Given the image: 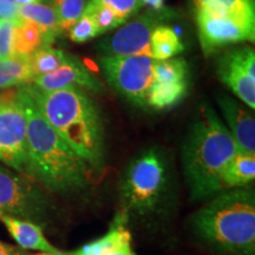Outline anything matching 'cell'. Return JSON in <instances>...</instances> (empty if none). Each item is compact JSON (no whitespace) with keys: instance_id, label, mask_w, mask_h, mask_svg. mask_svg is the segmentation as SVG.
Returning a JSON list of instances; mask_svg holds the SVG:
<instances>
[{"instance_id":"6da1fadb","label":"cell","mask_w":255,"mask_h":255,"mask_svg":"<svg viewBox=\"0 0 255 255\" xmlns=\"http://www.w3.org/2000/svg\"><path fill=\"white\" fill-rule=\"evenodd\" d=\"M17 89L26 119V145L32 180L58 194L83 189L90 176L89 165L50 126L26 84Z\"/></svg>"},{"instance_id":"7a4b0ae2","label":"cell","mask_w":255,"mask_h":255,"mask_svg":"<svg viewBox=\"0 0 255 255\" xmlns=\"http://www.w3.org/2000/svg\"><path fill=\"white\" fill-rule=\"evenodd\" d=\"M37 107L50 126L75 150L90 170L104 164V127L97 104L81 88L41 91L26 84Z\"/></svg>"},{"instance_id":"3957f363","label":"cell","mask_w":255,"mask_h":255,"mask_svg":"<svg viewBox=\"0 0 255 255\" xmlns=\"http://www.w3.org/2000/svg\"><path fill=\"white\" fill-rule=\"evenodd\" d=\"M240 151L228 128L209 105H201L182 151L183 173L193 200L220 193V178Z\"/></svg>"},{"instance_id":"277c9868","label":"cell","mask_w":255,"mask_h":255,"mask_svg":"<svg viewBox=\"0 0 255 255\" xmlns=\"http://www.w3.org/2000/svg\"><path fill=\"white\" fill-rule=\"evenodd\" d=\"M194 232L223 253L253 255L255 251V194L251 187L218 193L193 216Z\"/></svg>"},{"instance_id":"5b68a950","label":"cell","mask_w":255,"mask_h":255,"mask_svg":"<svg viewBox=\"0 0 255 255\" xmlns=\"http://www.w3.org/2000/svg\"><path fill=\"white\" fill-rule=\"evenodd\" d=\"M168 186L167 165L155 149L133 159L121 183V197L126 210L146 215L157 208Z\"/></svg>"},{"instance_id":"8992f818","label":"cell","mask_w":255,"mask_h":255,"mask_svg":"<svg viewBox=\"0 0 255 255\" xmlns=\"http://www.w3.org/2000/svg\"><path fill=\"white\" fill-rule=\"evenodd\" d=\"M53 207L36 181L0 164V212L43 226Z\"/></svg>"},{"instance_id":"52a82bcc","label":"cell","mask_w":255,"mask_h":255,"mask_svg":"<svg viewBox=\"0 0 255 255\" xmlns=\"http://www.w3.org/2000/svg\"><path fill=\"white\" fill-rule=\"evenodd\" d=\"M0 162L31 178L26 145V119L18 89L0 94Z\"/></svg>"},{"instance_id":"ba28073f","label":"cell","mask_w":255,"mask_h":255,"mask_svg":"<svg viewBox=\"0 0 255 255\" xmlns=\"http://www.w3.org/2000/svg\"><path fill=\"white\" fill-rule=\"evenodd\" d=\"M104 77L128 101L146 108L155 59L148 56H102L98 58Z\"/></svg>"},{"instance_id":"9c48e42d","label":"cell","mask_w":255,"mask_h":255,"mask_svg":"<svg viewBox=\"0 0 255 255\" xmlns=\"http://www.w3.org/2000/svg\"><path fill=\"white\" fill-rule=\"evenodd\" d=\"M196 24L201 46L207 55L231 44L254 41L253 21L196 11Z\"/></svg>"},{"instance_id":"30bf717a","label":"cell","mask_w":255,"mask_h":255,"mask_svg":"<svg viewBox=\"0 0 255 255\" xmlns=\"http://www.w3.org/2000/svg\"><path fill=\"white\" fill-rule=\"evenodd\" d=\"M218 76L250 109L255 108V52L239 47L225 53L218 63Z\"/></svg>"},{"instance_id":"8fae6325","label":"cell","mask_w":255,"mask_h":255,"mask_svg":"<svg viewBox=\"0 0 255 255\" xmlns=\"http://www.w3.org/2000/svg\"><path fill=\"white\" fill-rule=\"evenodd\" d=\"M159 25V18L152 13H144L121 27L109 39L98 45L104 56H148L150 53L152 31Z\"/></svg>"},{"instance_id":"7c38bea8","label":"cell","mask_w":255,"mask_h":255,"mask_svg":"<svg viewBox=\"0 0 255 255\" xmlns=\"http://www.w3.org/2000/svg\"><path fill=\"white\" fill-rule=\"evenodd\" d=\"M31 84L41 91H56L77 87L96 94L104 92V87L100 79L81 60L70 55L62 66L46 75L38 76Z\"/></svg>"},{"instance_id":"4fadbf2b","label":"cell","mask_w":255,"mask_h":255,"mask_svg":"<svg viewBox=\"0 0 255 255\" xmlns=\"http://www.w3.org/2000/svg\"><path fill=\"white\" fill-rule=\"evenodd\" d=\"M218 104L227 128L239 146L246 154H255V117L250 108H245L227 95L218 96Z\"/></svg>"},{"instance_id":"5bb4252c","label":"cell","mask_w":255,"mask_h":255,"mask_svg":"<svg viewBox=\"0 0 255 255\" xmlns=\"http://www.w3.org/2000/svg\"><path fill=\"white\" fill-rule=\"evenodd\" d=\"M0 220L4 223L11 237L17 242L18 247L25 251L31 250L53 255H66V252L58 250L47 240L41 226L37 223L8 215H1Z\"/></svg>"},{"instance_id":"9a60e30c","label":"cell","mask_w":255,"mask_h":255,"mask_svg":"<svg viewBox=\"0 0 255 255\" xmlns=\"http://www.w3.org/2000/svg\"><path fill=\"white\" fill-rule=\"evenodd\" d=\"M18 13L19 19L31 21L39 28L46 46H51L56 38L64 32L58 13L53 5L34 2V4L20 6Z\"/></svg>"},{"instance_id":"2e32d148","label":"cell","mask_w":255,"mask_h":255,"mask_svg":"<svg viewBox=\"0 0 255 255\" xmlns=\"http://www.w3.org/2000/svg\"><path fill=\"white\" fill-rule=\"evenodd\" d=\"M255 178V154L239 151L220 178V190L246 187Z\"/></svg>"},{"instance_id":"e0dca14e","label":"cell","mask_w":255,"mask_h":255,"mask_svg":"<svg viewBox=\"0 0 255 255\" xmlns=\"http://www.w3.org/2000/svg\"><path fill=\"white\" fill-rule=\"evenodd\" d=\"M196 11L255 23L254 0H193Z\"/></svg>"},{"instance_id":"ac0fdd59","label":"cell","mask_w":255,"mask_h":255,"mask_svg":"<svg viewBox=\"0 0 255 255\" xmlns=\"http://www.w3.org/2000/svg\"><path fill=\"white\" fill-rule=\"evenodd\" d=\"M188 81L178 83L151 82L146 95V107L155 110H167L181 103L188 94Z\"/></svg>"},{"instance_id":"d6986e66","label":"cell","mask_w":255,"mask_h":255,"mask_svg":"<svg viewBox=\"0 0 255 255\" xmlns=\"http://www.w3.org/2000/svg\"><path fill=\"white\" fill-rule=\"evenodd\" d=\"M33 81V73L27 57L13 56L0 60V89L6 90L13 87L30 84Z\"/></svg>"},{"instance_id":"ffe728a7","label":"cell","mask_w":255,"mask_h":255,"mask_svg":"<svg viewBox=\"0 0 255 255\" xmlns=\"http://www.w3.org/2000/svg\"><path fill=\"white\" fill-rule=\"evenodd\" d=\"M43 46L46 44L39 28L31 21L19 19L13 31V56L28 58Z\"/></svg>"},{"instance_id":"44dd1931","label":"cell","mask_w":255,"mask_h":255,"mask_svg":"<svg viewBox=\"0 0 255 255\" xmlns=\"http://www.w3.org/2000/svg\"><path fill=\"white\" fill-rule=\"evenodd\" d=\"M184 50L180 37L173 28L158 25L152 31L150 38L151 58L155 60H167L174 58Z\"/></svg>"},{"instance_id":"7402d4cb","label":"cell","mask_w":255,"mask_h":255,"mask_svg":"<svg viewBox=\"0 0 255 255\" xmlns=\"http://www.w3.org/2000/svg\"><path fill=\"white\" fill-rule=\"evenodd\" d=\"M69 55L62 50L55 49L52 46H43L31 57L30 59V66L33 73V79L38 77V76L46 75L55 71L59 66H62L64 63L66 62Z\"/></svg>"},{"instance_id":"603a6c76","label":"cell","mask_w":255,"mask_h":255,"mask_svg":"<svg viewBox=\"0 0 255 255\" xmlns=\"http://www.w3.org/2000/svg\"><path fill=\"white\" fill-rule=\"evenodd\" d=\"M188 65L183 58L155 60L152 81L157 83H178L188 81Z\"/></svg>"},{"instance_id":"cb8c5ba5","label":"cell","mask_w":255,"mask_h":255,"mask_svg":"<svg viewBox=\"0 0 255 255\" xmlns=\"http://www.w3.org/2000/svg\"><path fill=\"white\" fill-rule=\"evenodd\" d=\"M84 12H87V13L91 15L92 20L96 24V27H97L98 32H100V36L105 33V32L119 27L120 25L126 23L123 19H121L119 15L115 13L113 9L102 5L92 4V2L89 1L85 5Z\"/></svg>"},{"instance_id":"d4e9b609","label":"cell","mask_w":255,"mask_h":255,"mask_svg":"<svg viewBox=\"0 0 255 255\" xmlns=\"http://www.w3.org/2000/svg\"><path fill=\"white\" fill-rule=\"evenodd\" d=\"M52 5L58 13L63 31L68 32L69 28L81 18L87 0H55Z\"/></svg>"},{"instance_id":"484cf974","label":"cell","mask_w":255,"mask_h":255,"mask_svg":"<svg viewBox=\"0 0 255 255\" xmlns=\"http://www.w3.org/2000/svg\"><path fill=\"white\" fill-rule=\"evenodd\" d=\"M68 32L69 38L75 43H85V41L100 36L95 21L87 12H83L81 18L69 28Z\"/></svg>"},{"instance_id":"4316f807","label":"cell","mask_w":255,"mask_h":255,"mask_svg":"<svg viewBox=\"0 0 255 255\" xmlns=\"http://www.w3.org/2000/svg\"><path fill=\"white\" fill-rule=\"evenodd\" d=\"M89 2L113 9L124 21L135 15L143 6L141 0H89Z\"/></svg>"},{"instance_id":"83f0119b","label":"cell","mask_w":255,"mask_h":255,"mask_svg":"<svg viewBox=\"0 0 255 255\" xmlns=\"http://www.w3.org/2000/svg\"><path fill=\"white\" fill-rule=\"evenodd\" d=\"M19 19H0V60L13 57V31Z\"/></svg>"},{"instance_id":"f1b7e54d","label":"cell","mask_w":255,"mask_h":255,"mask_svg":"<svg viewBox=\"0 0 255 255\" xmlns=\"http://www.w3.org/2000/svg\"><path fill=\"white\" fill-rule=\"evenodd\" d=\"M18 5L14 0H0V19H19Z\"/></svg>"},{"instance_id":"f546056e","label":"cell","mask_w":255,"mask_h":255,"mask_svg":"<svg viewBox=\"0 0 255 255\" xmlns=\"http://www.w3.org/2000/svg\"><path fill=\"white\" fill-rule=\"evenodd\" d=\"M104 255H132L131 247H130V238L124 239L123 241L119 242L116 246L110 248Z\"/></svg>"},{"instance_id":"4dcf8cb0","label":"cell","mask_w":255,"mask_h":255,"mask_svg":"<svg viewBox=\"0 0 255 255\" xmlns=\"http://www.w3.org/2000/svg\"><path fill=\"white\" fill-rule=\"evenodd\" d=\"M0 255H30V254H28L25 250H23V248L11 246V245L0 241Z\"/></svg>"},{"instance_id":"1f68e13d","label":"cell","mask_w":255,"mask_h":255,"mask_svg":"<svg viewBox=\"0 0 255 255\" xmlns=\"http://www.w3.org/2000/svg\"><path fill=\"white\" fill-rule=\"evenodd\" d=\"M142 5H146L154 11H161L164 7V0H141Z\"/></svg>"},{"instance_id":"d6a6232c","label":"cell","mask_w":255,"mask_h":255,"mask_svg":"<svg viewBox=\"0 0 255 255\" xmlns=\"http://www.w3.org/2000/svg\"><path fill=\"white\" fill-rule=\"evenodd\" d=\"M14 1L18 5V7H20V6L34 4V2H41V0H14Z\"/></svg>"},{"instance_id":"836d02e7","label":"cell","mask_w":255,"mask_h":255,"mask_svg":"<svg viewBox=\"0 0 255 255\" xmlns=\"http://www.w3.org/2000/svg\"><path fill=\"white\" fill-rule=\"evenodd\" d=\"M30 255H53V254H50V253H44V252H39V253H36V254H30Z\"/></svg>"},{"instance_id":"e575fe53","label":"cell","mask_w":255,"mask_h":255,"mask_svg":"<svg viewBox=\"0 0 255 255\" xmlns=\"http://www.w3.org/2000/svg\"><path fill=\"white\" fill-rule=\"evenodd\" d=\"M41 1H44V2H45V4H51V2H53V1H55V0H41Z\"/></svg>"},{"instance_id":"d590c367","label":"cell","mask_w":255,"mask_h":255,"mask_svg":"<svg viewBox=\"0 0 255 255\" xmlns=\"http://www.w3.org/2000/svg\"><path fill=\"white\" fill-rule=\"evenodd\" d=\"M1 215H2V214H1V212H0V216H1Z\"/></svg>"},{"instance_id":"8d00e7d4","label":"cell","mask_w":255,"mask_h":255,"mask_svg":"<svg viewBox=\"0 0 255 255\" xmlns=\"http://www.w3.org/2000/svg\"><path fill=\"white\" fill-rule=\"evenodd\" d=\"M132 255H136V254H135V253H132Z\"/></svg>"}]
</instances>
